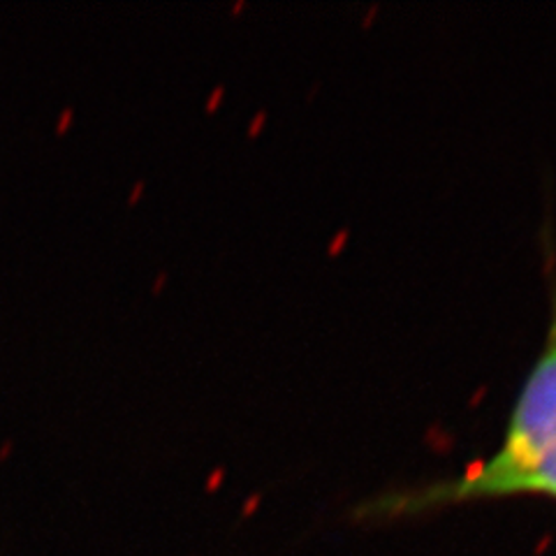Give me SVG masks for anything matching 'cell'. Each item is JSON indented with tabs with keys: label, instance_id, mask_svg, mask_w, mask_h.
Masks as SVG:
<instances>
[{
	"label": "cell",
	"instance_id": "cell-1",
	"mask_svg": "<svg viewBox=\"0 0 556 556\" xmlns=\"http://www.w3.org/2000/svg\"><path fill=\"white\" fill-rule=\"evenodd\" d=\"M549 320L541 353L521 382L506 433L494 455L468 466L459 478L396 492L374 503L380 515H415L452 503L510 496L556 501V241L552 225L543 232Z\"/></svg>",
	"mask_w": 556,
	"mask_h": 556
},
{
	"label": "cell",
	"instance_id": "cell-2",
	"mask_svg": "<svg viewBox=\"0 0 556 556\" xmlns=\"http://www.w3.org/2000/svg\"><path fill=\"white\" fill-rule=\"evenodd\" d=\"M73 124H75V108H65V110L59 114V118H56L54 130H56V135H65Z\"/></svg>",
	"mask_w": 556,
	"mask_h": 556
},
{
	"label": "cell",
	"instance_id": "cell-3",
	"mask_svg": "<svg viewBox=\"0 0 556 556\" xmlns=\"http://www.w3.org/2000/svg\"><path fill=\"white\" fill-rule=\"evenodd\" d=\"M10 447H12V443L8 441V443L3 445V450H0V457H5V455H8V452H10Z\"/></svg>",
	"mask_w": 556,
	"mask_h": 556
}]
</instances>
